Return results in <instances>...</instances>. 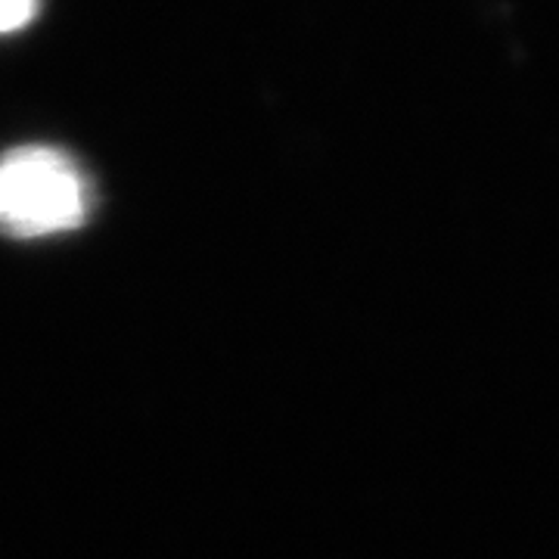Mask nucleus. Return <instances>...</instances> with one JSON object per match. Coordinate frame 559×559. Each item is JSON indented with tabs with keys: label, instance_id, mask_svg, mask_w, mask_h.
<instances>
[{
	"label": "nucleus",
	"instance_id": "1",
	"mask_svg": "<svg viewBox=\"0 0 559 559\" xmlns=\"http://www.w3.org/2000/svg\"><path fill=\"white\" fill-rule=\"evenodd\" d=\"M91 202L79 162L57 146H16L0 156V234L38 240L75 230Z\"/></svg>",
	"mask_w": 559,
	"mask_h": 559
},
{
	"label": "nucleus",
	"instance_id": "2",
	"mask_svg": "<svg viewBox=\"0 0 559 559\" xmlns=\"http://www.w3.org/2000/svg\"><path fill=\"white\" fill-rule=\"evenodd\" d=\"M38 16V3H22V0H0V35L25 28Z\"/></svg>",
	"mask_w": 559,
	"mask_h": 559
}]
</instances>
